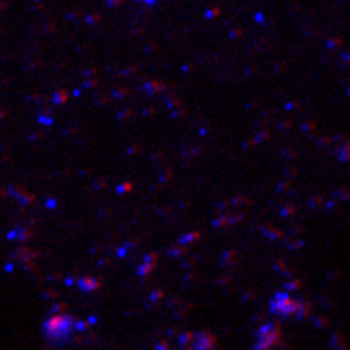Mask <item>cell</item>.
<instances>
[{"label":"cell","mask_w":350,"mask_h":350,"mask_svg":"<svg viewBox=\"0 0 350 350\" xmlns=\"http://www.w3.org/2000/svg\"><path fill=\"white\" fill-rule=\"evenodd\" d=\"M81 332V322L70 317V314H52L44 319V338L52 340V342H57V345H65V342H70Z\"/></svg>","instance_id":"obj_1"}]
</instances>
